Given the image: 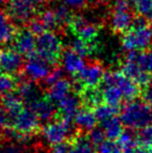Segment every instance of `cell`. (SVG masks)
Segmentation results:
<instances>
[{"label": "cell", "instance_id": "1", "mask_svg": "<svg viewBox=\"0 0 152 153\" xmlns=\"http://www.w3.org/2000/svg\"><path fill=\"white\" fill-rule=\"evenodd\" d=\"M120 119L127 129L141 130L152 124V107L144 99L128 101L120 111Z\"/></svg>", "mask_w": 152, "mask_h": 153}, {"label": "cell", "instance_id": "2", "mask_svg": "<svg viewBox=\"0 0 152 153\" xmlns=\"http://www.w3.org/2000/svg\"><path fill=\"white\" fill-rule=\"evenodd\" d=\"M63 52V43L56 33L50 30H45L37 36L36 54L51 67L61 65Z\"/></svg>", "mask_w": 152, "mask_h": 153}, {"label": "cell", "instance_id": "3", "mask_svg": "<svg viewBox=\"0 0 152 153\" xmlns=\"http://www.w3.org/2000/svg\"><path fill=\"white\" fill-rule=\"evenodd\" d=\"M14 133L15 139L24 141L39 134L42 130V123L30 107H24L14 120L7 125Z\"/></svg>", "mask_w": 152, "mask_h": 153}, {"label": "cell", "instance_id": "4", "mask_svg": "<svg viewBox=\"0 0 152 153\" xmlns=\"http://www.w3.org/2000/svg\"><path fill=\"white\" fill-rule=\"evenodd\" d=\"M103 66L99 61H90L76 76L73 77V92L78 94L83 89L99 88L104 77Z\"/></svg>", "mask_w": 152, "mask_h": 153}, {"label": "cell", "instance_id": "5", "mask_svg": "<svg viewBox=\"0 0 152 153\" xmlns=\"http://www.w3.org/2000/svg\"><path fill=\"white\" fill-rule=\"evenodd\" d=\"M152 29L150 25L143 27L132 26L122 38V46L127 51H144L150 49Z\"/></svg>", "mask_w": 152, "mask_h": 153}, {"label": "cell", "instance_id": "6", "mask_svg": "<svg viewBox=\"0 0 152 153\" xmlns=\"http://www.w3.org/2000/svg\"><path fill=\"white\" fill-rule=\"evenodd\" d=\"M73 36L87 43H97L100 26L96 23L89 22L80 15L72 14L66 25Z\"/></svg>", "mask_w": 152, "mask_h": 153}, {"label": "cell", "instance_id": "7", "mask_svg": "<svg viewBox=\"0 0 152 153\" xmlns=\"http://www.w3.org/2000/svg\"><path fill=\"white\" fill-rule=\"evenodd\" d=\"M102 83L105 85H115L121 90L125 99V102L136 99L143 94L142 88L127 77L122 71H110L104 74Z\"/></svg>", "mask_w": 152, "mask_h": 153}, {"label": "cell", "instance_id": "8", "mask_svg": "<svg viewBox=\"0 0 152 153\" xmlns=\"http://www.w3.org/2000/svg\"><path fill=\"white\" fill-rule=\"evenodd\" d=\"M74 132L75 130L71 131V123L64 122L59 119H54L45 124L41 130L46 143L51 148L66 143Z\"/></svg>", "mask_w": 152, "mask_h": 153}, {"label": "cell", "instance_id": "9", "mask_svg": "<svg viewBox=\"0 0 152 153\" xmlns=\"http://www.w3.org/2000/svg\"><path fill=\"white\" fill-rule=\"evenodd\" d=\"M5 12L15 23L21 25L28 24L39 14L30 0H7Z\"/></svg>", "mask_w": 152, "mask_h": 153}, {"label": "cell", "instance_id": "10", "mask_svg": "<svg viewBox=\"0 0 152 153\" xmlns=\"http://www.w3.org/2000/svg\"><path fill=\"white\" fill-rule=\"evenodd\" d=\"M49 67L50 65L40 59L37 54H33V56L27 57V62L24 64L21 76L42 87V85L51 72Z\"/></svg>", "mask_w": 152, "mask_h": 153}, {"label": "cell", "instance_id": "11", "mask_svg": "<svg viewBox=\"0 0 152 153\" xmlns=\"http://www.w3.org/2000/svg\"><path fill=\"white\" fill-rule=\"evenodd\" d=\"M120 71H122L126 76L129 77L132 81H134L136 85H140L142 88L143 92L148 87L152 78L150 74L145 72L141 68L140 65L133 59L131 52L128 53L125 56V59H124V61L121 62V70Z\"/></svg>", "mask_w": 152, "mask_h": 153}, {"label": "cell", "instance_id": "12", "mask_svg": "<svg viewBox=\"0 0 152 153\" xmlns=\"http://www.w3.org/2000/svg\"><path fill=\"white\" fill-rule=\"evenodd\" d=\"M24 64L22 54L15 48L0 50V69L4 73L20 77L22 75Z\"/></svg>", "mask_w": 152, "mask_h": 153}, {"label": "cell", "instance_id": "13", "mask_svg": "<svg viewBox=\"0 0 152 153\" xmlns=\"http://www.w3.org/2000/svg\"><path fill=\"white\" fill-rule=\"evenodd\" d=\"M81 107V101L78 94L75 92H72L66 98L59 102L56 107V115L54 119L62 120L64 122L71 123L74 119L78 109Z\"/></svg>", "mask_w": 152, "mask_h": 153}, {"label": "cell", "instance_id": "14", "mask_svg": "<svg viewBox=\"0 0 152 153\" xmlns=\"http://www.w3.org/2000/svg\"><path fill=\"white\" fill-rule=\"evenodd\" d=\"M29 107L36 113L41 123L47 124L54 120L56 115V106L54 105V102L51 101L45 94L44 96L39 97L35 101L29 103Z\"/></svg>", "mask_w": 152, "mask_h": 153}, {"label": "cell", "instance_id": "15", "mask_svg": "<svg viewBox=\"0 0 152 153\" xmlns=\"http://www.w3.org/2000/svg\"><path fill=\"white\" fill-rule=\"evenodd\" d=\"M73 121L75 130L80 133H85V134H87L98 124V119L96 117L95 109L85 106H81L78 109Z\"/></svg>", "mask_w": 152, "mask_h": 153}, {"label": "cell", "instance_id": "16", "mask_svg": "<svg viewBox=\"0 0 152 153\" xmlns=\"http://www.w3.org/2000/svg\"><path fill=\"white\" fill-rule=\"evenodd\" d=\"M35 36L28 28L20 29L14 41L15 49L26 57L33 56L37 50V39Z\"/></svg>", "mask_w": 152, "mask_h": 153}, {"label": "cell", "instance_id": "17", "mask_svg": "<svg viewBox=\"0 0 152 153\" xmlns=\"http://www.w3.org/2000/svg\"><path fill=\"white\" fill-rule=\"evenodd\" d=\"M0 103L3 107L6 116L8 119V124L16 118V116L24 108V100L21 98V96L16 91L8 92L6 94L2 95L0 98Z\"/></svg>", "mask_w": 152, "mask_h": 153}, {"label": "cell", "instance_id": "18", "mask_svg": "<svg viewBox=\"0 0 152 153\" xmlns=\"http://www.w3.org/2000/svg\"><path fill=\"white\" fill-rule=\"evenodd\" d=\"M68 153H97V147L89 139V135L75 132L67 141Z\"/></svg>", "mask_w": 152, "mask_h": 153}, {"label": "cell", "instance_id": "19", "mask_svg": "<svg viewBox=\"0 0 152 153\" xmlns=\"http://www.w3.org/2000/svg\"><path fill=\"white\" fill-rule=\"evenodd\" d=\"M136 14L131 10L125 12H112L110 19V29L115 34L126 33L133 24V20Z\"/></svg>", "mask_w": 152, "mask_h": 153}, {"label": "cell", "instance_id": "20", "mask_svg": "<svg viewBox=\"0 0 152 153\" xmlns=\"http://www.w3.org/2000/svg\"><path fill=\"white\" fill-rule=\"evenodd\" d=\"M71 92H73V82H71L66 77H63L53 85L47 87L45 90V95L51 101L59 103L64 98H66Z\"/></svg>", "mask_w": 152, "mask_h": 153}, {"label": "cell", "instance_id": "21", "mask_svg": "<svg viewBox=\"0 0 152 153\" xmlns=\"http://www.w3.org/2000/svg\"><path fill=\"white\" fill-rule=\"evenodd\" d=\"M62 64L65 71H67L72 77L76 76L83 68L85 64L83 61V57L75 52L72 48L65 49L62 55Z\"/></svg>", "mask_w": 152, "mask_h": 153}, {"label": "cell", "instance_id": "22", "mask_svg": "<svg viewBox=\"0 0 152 153\" xmlns=\"http://www.w3.org/2000/svg\"><path fill=\"white\" fill-rule=\"evenodd\" d=\"M20 29L5 10H0V45L8 44L16 39Z\"/></svg>", "mask_w": 152, "mask_h": 153}, {"label": "cell", "instance_id": "23", "mask_svg": "<svg viewBox=\"0 0 152 153\" xmlns=\"http://www.w3.org/2000/svg\"><path fill=\"white\" fill-rule=\"evenodd\" d=\"M100 90L102 92L103 103H105V104L112 105L114 107H119L122 103L125 102L123 94L117 85L101 83Z\"/></svg>", "mask_w": 152, "mask_h": 153}, {"label": "cell", "instance_id": "24", "mask_svg": "<svg viewBox=\"0 0 152 153\" xmlns=\"http://www.w3.org/2000/svg\"><path fill=\"white\" fill-rule=\"evenodd\" d=\"M100 125H101L102 129L105 132L106 139L108 140H115V141H117L124 131L123 128L124 125L122 123L121 119L118 118V116L108 118V119L100 122Z\"/></svg>", "mask_w": 152, "mask_h": 153}, {"label": "cell", "instance_id": "25", "mask_svg": "<svg viewBox=\"0 0 152 153\" xmlns=\"http://www.w3.org/2000/svg\"><path fill=\"white\" fill-rule=\"evenodd\" d=\"M71 48L73 49L75 52L81 55L82 57L85 56H91L100 51V44L99 42L97 43H87L85 41L80 40V39H75L72 42Z\"/></svg>", "mask_w": 152, "mask_h": 153}, {"label": "cell", "instance_id": "26", "mask_svg": "<svg viewBox=\"0 0 152 153\" xmlns=\"http://www.w3.org/2000/svg\"><path fill=\"white\" fill-rule=\"evenodd\" d=\"M121 145L123 153H133L134 150L139 147V141L136 133L132 132V130H124L121 137L117 140Z\"/></svg>", "mask_w": 152, "mask_h": 153}, {"label": "cell", "instance_id": "27", "mask_svg": "<svg viewBox=\"0 0 152 153\" xmlns=\"http://www.w3.org/2000/svg\"><path fill=\"white\" fill-rule=\"evenodd\" d=\"M37 17L39 20L41 21V23L43 24V26L45 27L46 30L53 31L61 27L59 20H57V16L55 10H41V12H39Z\"/></svg>", "mask_w": 152, "mask_h": 153}, {"label": "cell", "instance_id": "28", "mask_svg": "<svg viewBox=\"0 0 152 153\" xmlns=\"http://www.w3.org/2000/svg\"><path fill=\"white\" fill-rule=\"evenodd\" d=\"M141 68L152 76V49L144 51H129Z\"/></svg>", "mask_w": 152, "mask_h": 153}, {"label": "cell", "instance_id": "29", "mask_svg": "<svg viewBox=\"0 0 152 153\" xmlns=\"http://www.w3.org/2000/svg\"><path fill=\"white\" fill-rule=\"evenodd\" d=\"M19 79L14 75L7 73H0V95H4L8 92H13L17 89Z\"/></svg>", "mask_w": 152, "mask_h": 153}, {"label": "cell", "instance_id": "30", "mask_svg": "<svg viewBox=\"0 0 152 153\" xmlns=\"http://www.w3.org/2000/svg\"><path fill=\"white\" fill-rule=\"evenodd\" d=\"M14 137H2L1 144H0V153H24V146L20 143L13 142Z\"/></svg>", "mask_w": 152, "mask_h": 153}, {"label": "cell", "instance_id": "31", "mask_svg": "<svg viewBox=\"0 0 152 153\" xmlns=\"http://www.w3.org/2000/svg\"><path fill=\"white\" fill-rule=\"evenodd\" d=\"M119 113H120L119 107H114L112 105L105 104V103H102V104L98 105L95 108V114L98 119V122H102L104 120L108 119V118L118 116Z\"/></svg>", "mask_w": 152, "mask_h": 153}, {"label": "cell", "instance_id": "32", "mask_svg": "<svg viewBox=\"0 0 152 153\" xmlns=\"http://www.w3.org/2000/svg\"><path fill=\"white\" fill-rule=\"evenodd\" d=\"M97 153H123V149L118 141L106 139L97 147Z\"/></svg>", "mask_w": 152, "mask_h": 153}, {"label": "cell", "instance_id": "33", "mask_svg": "<svg viewBox=\"0 0 152 153\" xmlns=\"http://www.w3.org/2000/svg\"><path fill=\"white\" fill-rule=\"evenodd\" d=\"M136 15H148L152 10V0H131Z\"/></svg>", "mask_w": 152, "mask_h": 153}, {"label": "cell", "instance_id": "34", "mask_svg": "<svg viewBox=\"0 0 152 153\" xmlns=\"http://www.w3.org/2000/svg\"><path fill=\"white\" fill-rule=\"evenodd\" d=\"M87 135H89V139L91 140V142L96 147H98L102 142L106 140L105 132H104V130L102 129L101 126L95 127L94 129H92V130L87 133Z\"/></svg>", "mask_w": 152, "mask_h": 153}, {"label": "cell", "instance_id": "35", "mask_svg": "<svg viewBox=\"0 0 152 153\" xmlns=\"http://www.w3.org/2000/svg\"><path fill=\"white\" fill-rule=\"evenodd\" d=\"M131 0H114L112 12H125L131 10Z\"/></svg>", "mask_w": 152, "mask_h": 153}, {"label": "cell", "instance_id": "36", "mask_svg": "<svg viewBox=\"0 0 152 153\" xmlns=\"http://www.w3.org/2000/svg\"><path fill=\"white\" fill-rule=\"evenodd\" d=\"M27 28L33 32V34H36V36H39V34H41L42 32H44L46 30L45 27L43 26V24L41 23V21L38 19V17H36L35 19H33V20L28 23Z\"/></svg>", "mask_w": 152, "mask_h": 153}, {"label": "cell", "instance_id": "37", "mask_svg": "<svg viewBox=\"0 0 152 153\" xmlns=\"http://www.w3.org/2000/svg\"><path fill=\"white\" fill-rule=\"evenodd\" d=\"M7 125H8L7 116H6L5 111H4L3 107L1 106V103H0V141L2 139V134H3L4 129L6 128Z\"/></svg>", "mask_w": 152, "mask_h": 153}, {"label": "cell", "instance_id": "38", "mask_svg": "<svg viewBox=\"0 0 152 153\" xmlns=\"http://www.w3.org/2000/svg\"><path fill=\"white\" fill-rule=\"evenodd\" d=\"M49 153H68V144L67 142L66 143H63L61 145L54 146L50 149Z\"/></svg>", "mask_w": 152, "mask_h": 153}, {"label": "cell", "instance_id": "39", "mask_svg": "<svg viewBox=\"0 0 152 153\" xmlns=\"http://www.w3.org/2000/svg\"><path fill=\"white\" fill-rule=\"evenodd\" d=\"M66 4L73 7H83L87 4V0H65Z\"/></svg>", "mask_w": 152, "mask_h": 153}, {"label": "cell", "instance_id": "40", "mask_svg": "<svg viewBox=\"0 0 152 153\" xmlns=\"http://www.w3.org/2000/svg\"><path fill=\"white\" fill-rule=\"evenodd\" d=\"M133 153H152V148L145 147V146L139 145V147L133 151Z\"/></svg>", "mask_w": 152, "mask_h": 153}, {"label": "cell", "instance_id": "41", "mask_svg": "<svg viewBox=\"0 0 152 153\" xmlns=\"http://www.w3.org/2000/svg\"><path fill=\"white\" fill-rule=\"evenodd\" d=\"M33 3H45V2L49 1V0H30Z\"/></svg>", "mask_w": 152, "mask_h": 153}, {"label": "cell", "instance_id": "42", "mask_svg": "<svg viewBox=\"0 0 152 153\" xmlns=\"http://www.w3.org/2000/svg\"><path fill=\"white\" fill-rule=\"evenodd\" d=\"M96 2H98V3H106V2H108L110 0H95Z\"/></svg>", "mask_w": 152, "mask_h": 153}, {"label": "cell", "instance_id": "43", "mask_svg": "<svg viewBox=\"0 0 152 153\" xmlns=\"http://www.w3.org/2000/svg\"><path fill=\"white\" fill-rule=\"evenodd\" d=\"M148 20L152 23V10H150V13L148 14Z\"/></svg>", "mask_w": 152, "mask_h": 153}, {"label": "cell", "instance_id": "44", "mask_svg": "<svg viewBox=\"0 0 152 153\" xmlns=\"http://www.w3.org/2000/svg\"><path fill=\"white\" fill-rule=\"evenodd\" d=\"M5 1H6V0H0V4H2L3 2H5Z\"/></svg>", "mask_w": 152, "mask_h": 153}, {"label": "cell", "instance_id": "45", "mask_svg": "<svg viewBox=\"0 0 152 153\" xmlns=\"http://www.w3.org/2000/svg\"><path fill=\"white\" fill-rule=\"evenodd\" d=\"M150 27H151V29H152V23H150Z\"/></svg>", "mask_w": 152, "mask_h": 153}]
</instances>
